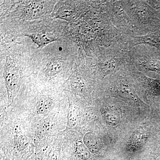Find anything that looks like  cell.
I'll return each instance as SVG.
<instances>
[{
    "mask_svg": "<svg viewBox=\"0 0 160 160\" xmlns=\"http://www.w3.org/2000/svg\"><path fill=\"white\" fill-rule=\"evenodd\" d=\"M105 119L107 122L111 126H115L119 122V114L114 110L105 111Z\"/></svg>",
    "mask_w": 160,
    "mask_h": 160,
    "instance_id": "obj_7",
    "label": "cell"
},
{
    "mask_svg": "<svg viewBox=\"0 0 160 160\" xmlns=\"http://www.w3.org/2000/svg\"><path fill=\"white\" fill-rule=\"evenodd\" d=\"M89 149L86 145L82 143H78L77 145V153L82 159L87 160L90 157V153Z\"/></svg>",
    "mask_w": 160,
    "mask_h": 160,
    "instance_id": "obj_9",
    "label": "cell"
},
{
    "mask_svg": "<svg viewBox=\"0 0 160 160\" xmlns=\"http://www.w3.org/2000/svg\"><path fill=\"white\" fill-rule=\"evenodd\" d=\"M37 45L38 48H43L49 43L56 41V38L53 34L50 33H38L35 34L27 35Z\"/></svg>",
    "mask_w": 160,
    "mask_h": 160,
    "instance_id": "obj_2",
    "label": "cell"
},
{
    "mask_svg": "<svg viewBox=\"0 0 160 160\" xmlns=\"http://www.w3.org/2000/svg\"><path fill=\"white\" fill-rule=\"evenodd\" d=\"M4 78L10 99H12L16 92L19 82V75L18 70L9 60L5 66Z\"/></svg>",
    "mask_w": 160,
    "mask_h": 160,
    "instance_id": "obj_1",
    "label": "cell"
},
{
    "mask_svg": "<svg viewBox=\"0 0 160 160\" xmlns=\"http://www.w3.org/2000/svg\"><path fill=\"white\" fill-rule=\"evenodd\" d=\"M62 66V59L54 58L49 61L45 69V74L48 77L55 76L61 72Z\"/></svg>",
    "mask_w": 160,
    "mask_h": 160,
    "instance_id": "obj_4",
    "label": "cell"
},
{
    "mask_svg": "<svg viewBox=\"0 0 160 160\" xmlns=\"http://www.w3.org/2000/svg\"><path fill=\"white\" fill-rule=\"evenodd\" d=\"M150 84L152 88L155 92L158 93H160V81L154 80L152 81Z\"/></svg>",
    "mask_w": 160,
    "mask_h": 160,
    "instance_id": "obj_11",
    "label": "cell"
},
{
    "mask_svg": "<svg viewBox=\"0 0 160 160\" xmlns=\"http://www.w3.org/2000/svg\"><path fill=\"white\" fill-rule=\"evenodd\" d=\"M53 100L48 95L40 96L37 103V110L40 114H45L49 112L53 106Z\"/></svg>",
    "mask_w": 160,
    "mask_h": 160,
    "instance_id": "obj_3",
    "label": "cell"
},
{
    "mask_svg": "<svg viewBox=\"0 0 160 160\" xmlns=\"http://www.w3.org/2000/svg\"><path fill=\"white\" fill-rule=\"evenodd\" d=\"M84 142L86 147L92 152H97L99 149V142L95 135L92 132H88L85 135Z\"/></svg>",
    "mask_w": 160,
    "mask_h": 160,
    "instance_id": "obj_5",
    "label": "cell"
},
{
    "mask_svg": "<svg viewBox=\"0 0 160 160\" xmlns=\"http://www.w3.org/2000/svg\"><path fill=\"white\" fill-rule=\"evenodd\" d=\"M78 118V112L77 107L73 104L69 103V109L67 115V126L69 128H73L76 126Z\"/></svg>",
    "mask_w": 160,
    "mask_h": 160,
    "instance_id": "obj_6",
    "label": "cell"
},
{
    "mask_svg": "<svg viewBox=\"0 0 160 160\" xmlns=\"http://www.w3.org/2000/svg\"><path fill=\"white\" fill-rule=\"evenodd\" d=\"M43 5L40 4H34L29 5L26 10V13L31 17H36L42 15L43 12Z\"/></svg>",
    "mask_w": 160,
    "mask_h": 160,
    "instance_id": "obj_8",
    "label": "cell"
},
{
    "mask_svg": "<svg viewBox=\"0 0 160 160\" xmlns=\"http://www.w3.org/2000/svg\"><path fill=\"white\" fill-rule=\"evenodd\" d=\"M143 65L149 70L160 71V62L156 60H149L143 62Z\"/></svg>",
    "mask_w": 160,
    "mask_h": 160,
    "instance_id": "obj_10",
    "label": "cell"
}]
</instances>
